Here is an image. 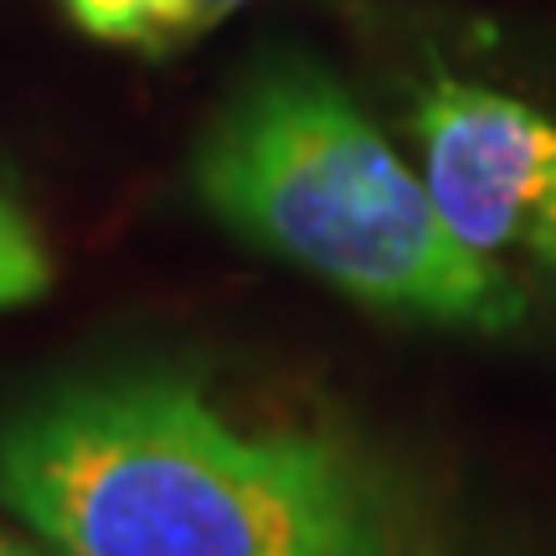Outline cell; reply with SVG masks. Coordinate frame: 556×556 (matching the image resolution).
<instances>
[{
  "instance_id": "5b68a950",
  "label": "cell",
  "mask_w": 556,
  "mask_h": 556,
  "mask_svg": "<svg viewBox=\"0 0 556 556\" xmlns=\"http://www.w3.org/2000/svg\"><path fill=\"white\" fill-rule=\"evenodd\" d=\"M52 289V258L31 217L0 191V309H21Z\"/></svg>"
},
{
  "instance_id": "277c9868",
  "label": "cell",
  "mask_w": 556,
  "mask_h": 556,
  "mask_svg": "<svg viewBox=\"0 0 556 556\" xmlns=\"http://www.w3.org/2000/svg\"><path fill=\"white\" fill-rule=\"evenodd\" d=\"M83 31L129 47H170L217 26L242 0H62Z\"/></svg>"
},
{
  "instance_id": "8992f818",
  "label": "cell",
  "mask_w": 556,
  "mask_h": 556,
  "mask_svg": "<svg viewBox=\"0 0 556 556\" xmlns=\"http://www.w3.org/2000/svg\"><path fill=\"white\" fill-rule=\"evenodd\" d=\"M0 556H26V552H21L16 541H5V536H0Z\"/></svg>"
},
{
  "instance_id": "7a4b0ae2",
  "label": "cell",
  "mask_w": 556,
  "mask_h": 556,
  "mask_svg": "<svg viewBox=\"0 0 556 556\" xmlns=\"http://www.w3.org/2000/svg\"><path fill=\"white\" fill-rule=\"evenodd\" d=\"M197 197L366 309L490 340L531 319V294L454 238L422 176L309 62H274L227 99L201 135Z\"/></svg>"
},
{
  "instance_id": "3957f363",
  "label": "cell",
  "mask_w": 556,
  "mask_h": 556,
  "mask_svg": "<svg viewBox=\"0 0 556 556\" xmlns=\"http://www.w3.org/2000/svg\"><path fill=\"white\" fill-rule=\"evenodd\" d=\"M417 176L475 258L556 299V109L464 73H433L413 114Z\"/></svg>"
},
{
  "instance_id": "6da1fadb",
  "label": "cell",
  "mask_w": 556,
  "mask_h": 556,
  "mask_svg": "<svg viewBox=\"0 0 556 556\" xmlns=\"http://www.w3.org/2000/svg\"><path fill=\"white\" fill-rule=\"evenodd\" d=\"M0 505L62 556H454L366 454L253 433L165 371L67 381L0 417Z\"/></svg>"
}]
</instances>
